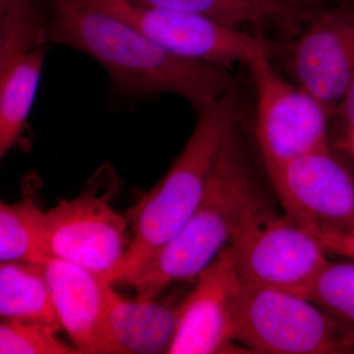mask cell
<instances>
[{
    "instance_id": "cell-1",
    "label": "cell",
    "mask_w": 354,
    "mask_h": 354,
    "mask_svg": "<svg viewBox=\"0 0 354 354\" xmlns=\"http://www.w3.org/2000/svg\"><path fill=\"white\" fill-rule=\"evenodd\" d=\"M48 41L94 58L121 94L171 93L201 113L234 88V79L225 68L169 53L91 0H53Z\"/></svg>"
},
{
    "instance_id": "cell-2",
    "label": "cell",
    "mask_w": 354,
    "mask_h": 354,
    "mask_svg": "<svg viewBox=\"0 0 354 354\" xmlns=\"http://www.w3.org/2000/svg\"><path fill=\"white\" fill-rule=\"evenodd\" d=\"M239 127L227 135L193 215L127 283L137 297H158L172 283L196 281L263 204Z\"/></svg>"
},
{
    "instance_id": "cell-3",
    "label": "cell",
    "mask_w": 354,
    "mask_h": 354,
    "mask_svg": "<svg viewBox=\"0 0 354 354\" xmlns=\"http://www.w3.org/2000/svg\"><path fill=\"white\" fill-rule=\"evenodd\" d=\"M239 122L234 90L199 113L196 127L169 171L125 215L131 239L111 285H127L180 232L201 202L223 142Z\"/></svg>"
},
{
    "instance_id": "cell-4",
    "label": "cell",
    "mask_w": 354,
    "mask_h": 354,
    "mask_svg": "<svg viewBox=\"0 0 354 354\" xmlns=\"http://www.w3.org/2000/svg\"><path fill=\"white\" fill-rule=\"evenodd\" d=\"M236 344L258 353H335L351 346L337 323L295 293L243 281L237 311Z\"/></svg>"
},
{
    "instance_id": "cell-5",
    "label": "cell",
    "mask_w": 354,
    "mask_h": 354,
    "mask_svg": "<svg viewBox=\"0 0 354 354\" xmlns=\"http://www.w3.org/2000/svg\"><path fill=\"white\" fill-rule=\"evenodd\" d=\"M246 283L306 298L329 263L325 247L308 232L266 208L249 216L228 244Z\"/></svg>"
},
{
    "instance_id": "cell-6",
    "label": "cell",
    "mask_w": 354,
    "mask_h": 354,
    "mask_svg": "<svg viewBox=\"0 0 354 354\" xmlns=\"http://www.w3.org/2000/svg\"><path fill=\"white\" fill-rule=\"evenodd\" d=\"M270 55L260 53L247 64L257 94L256 137L269 176L295 158L329 151L328 106L281 78Z\"/></svg>"
},
{
    "instance_id": "cell-7",
    "label": "cell",
    "mask_w": 354,
    "mask_h": 354,
    "mask_svg": "<svg viewBox=\"0 0 354 354\" xmlns=\"http://www.w3.org/2000/svg\"><path fill=\"white\" fill-rule=\"evenodd\" d=\"M286 216L339 253L354 232V177L329 151L291 160L270 174Z\"/></svg>"
},
{
    "instance_id": "cell-8",
    "label": "cell",
    "mask_w": 354,
    "mask_h": 354,
    "mask_svg": "<svg viewBox=\"0 0 354 354\" xmlns=\"http://www.w3.org/2000/svg\"><path fill=\"white\" fill-rule=\"evenodd\" d=\"M50 22L36 0H0V158L19 143L28 127Z\"/></svg>"
},
{
    "instance_id": "cell-9",
    "label": "cell",
    "mask_w": 354,
    "mask_h": 354,
    "mask_svg": "<svg viewBox=\"0 0 354 354\" xmlns=\"http://www.w3.org/2000/svg\"><path fill=\"white\" fill-rule=\"evenodd\" d=\"M44 243L53 259L80 266L111 283L131 239L129 221L109 193L90 188L44 213Z\"/></svg>"
},
{
    "instance_id": "cell-10",
    "label": "cell",
    "mask_w": 354,
    "mask_h": 354,
    "mask_svg": "<svg viewBox=\"0 0 354 354\" xmlns=\"http://www.w3.org/2000/svg\"><path fill=\"white\" fill-rule=\"evenodd\" d=\"M116 17L148 35L169 53L216 66L248 64L272 44L259 35H250L198 14L136 6L127 0H91Z\"/></svg>"
},
{
    "instance_id": "cell-11",
    "label": "cell",
    "mask_w": 354,
    "mask_h": 354,
    "mask_svg": "<svg viewBox=\"0 0 354 354\" xmlns=\"http://www.w3.org/2000/svg\"><path fill=\"white\" fill-rule=\"evenodd\" d=\"M242 286L243 279L227 245L184 298L167 354L234 353Z\"/></svg>"
},
{
    "instance_id": "cell-12",
    "label": "cell",
    "mask_w": 354,
    "mask_h": 354,
    "mask_svg": "<svg viewBox=\"0 0 354 354\" xmlns=\"http://www.w3.org/2000/svg\"><path fill=\"white\" fill-rule=\"evenodd\" d=\"M305 15L308 26L293 46L291 68L298 85L329 108L354 79V0Z\"/></svg>"
},
{
    "instance_id": "cell-13",
    "label": "cell",
    "mask_w": 354,
    "mask_h": 354,
    "mask_svg": "<svg viewBox=\"0 0 354 354\" xmlns=\"http://www.w3.org/2000/svg\"><path fill=\"white\" fill-rule=\"evenodd\" d=\"M46 274L58 322L78 353L122 354L109 327L111 283L85 268L53 258L46 264Z\"/></svg>"
},
{
    "instance_id": "cell-14",
    "label": "cell",
    "mask_w": 354,
    "mask_h": 354,
    "mask_svg": "<svg viewBox=\"0 0 354 354\" xmlns=\"http://www.w3.org/2000/svg\"><path fill=\"white\" fill-rule=\"evenodd\" d=\"M109 286V321L122 354L169 353L186 295L165 298L123 297Z\"/></svg>"
},
{
    "instance_id": "cell-15",
    "label": "cell",
    "mask_w": 354,
    "mask_h": 354,
    "mask_svg": "<svg viewBox=\"0 0 354 354\" xmlns=\"http://www.w3.org/2000/svg\"><path fill=\"white\" fill-rule=\"evenodd\" d=\"M0 318L36 321L62 330L51 298L46 265L0 262Z\"/></svg>"
},
{
    "instance_id": "cell-16",
    "label": "cell",
    "mask_w": 354,
    "mask_h": 354,
    "mask_svg": "<svg viewBox=\"0 0 354 354\" xmlns=\"http://www.w3.org/2000/svg\"><path fill=\"white\" fill-rule=\"evenodd\" d=\"M44 213L30 194L0 204V262L24 261L46 265L51 259L44 243Z\"/></svg>"
},
{
    "instance_id": "cell-17",
    "label": "cell",
    "mask_w": 354,
    "mask_h": 354,
    "mask_svg": "<svg viewBox=\"0 0 354 354\" xmlns=\"http://www.w3.org/2000/svg\"><path fill=\"white\" fill-rule=\"evenodd\" d=\"M306 298L330 316L354 323V263H328Z\"/></svg>"
},
{
    "instance_id": "cell-18",
    "label": "cell",
    "mask_w": 354,
    "mask_h": 354,
    "mask_svg": "<svg viewBox=\"0 0 354 354\" xmlns=\"http://www.w3.org/2000/svg\"><path fill=\"white\" fill-rule=\"evenodd\" d=\"M55 326L36 321L1 320L0 354H74L73 346L58 337Z\"/></svg>"
},
{
    "instance_id": "cell-19",
    "label": "cell",
    "mask_w": 354,
    "mask_h": 354,
    "mask_svg": "<svg viewBox=\"0 0 354 354\" xmlns=\"http://www.w3.org/2000/svg\"><path fill=\"white\" fill-rule=\"evenodd\" d=\"M136 6L157 7L206 16L241 29L244 25H259L269 19L250 0H127Z\"/></svg>"
},
{
    "instance_id": "cell-20",
    "label": "cell",
    "mask_w": 354,
    "mask_h": 354,
    "mask_svg": "<svg viewBox=\"0 0 354 354\" xmlns=\"http://www.w3.org/2000/svg\"><path fill=\"white\" fill-rule=\"evenodd\" d=\"M250 1L259 7L261 10L264 11L268 17L271 19L290 18L295 14L286 6L283 0H250Z\"/></svg>"
},
{
    "instance_id": "cell-21",
    "label": "cell",
    "mask_w": 354,
    "mask_h": 354,
    "mask_svg": "<svg viewBox=\"0 0 354 354\" xmlns=\"http://www.w3.org/2000/svg\"><path fill=\"white\" fill-rule=\"evenodd\" d=\"M342 114L348 123L349 128L354 129V79L342 99Z\"/></svg>"
},
{
    "instance_id": "cell-22",
    "label": "cell",
    "mask_w": 354,
    "mask_h": 354,
    "mask_svg": "<svg viewBox=\"0 0 354 354\" xmlns=\"http://www.w3.org/2000/svg\"><path fill=\"white\" fill-rule=\"evenodd\" d=\"M339 253L349 256V257L353 258L354 260V232L344 241V243L342 244Z\"/></svg>"
},
{
    "instance_id": "cell-23",
    "label": "cell",
    "mask_w": 354,
    "mask_h": 354,
    "mask_svg": "<svg viewBox=\"0 0 354 354\" xmlns=\"http://www.w3.org/2000/svg\"><path fill=\"white\" fill-rule=\"evenodd\" d=\"M283 1H285L286 6L295 13V11H297L300 7H304L307 6V4H312L314 1H317V0H283Z\"/></svg>"
},
{
    "instance_id": "cell-24",
    "label": "cell",
    "mask_w": 354,
    "mask_h": 354,
    "mask_svg": "<svg viewBox=\"0 0 354 354\" xmlns=\"http://www.w3.org/2000/svg\"><path fill=\"white\" fill-rule=\"evenodd\" d=\"M348 146L354 153V129H351V131H349Z\"/></svg>"
},
{
    "instance_id": "cell-25",
    "label": "cell",
    "mask_w": 354,
    "mask_h": 354,
    "mask_svg": "<svg viewBox=\"0 0 354 354\" xmlns=\"http://www.w3.org/2000/svg\"><path fill=\"white\" fill-rule=\"evenodd\" d=\"M351 344H353L354 342V335H351Z\"/></svg>"
}]
</instances>
